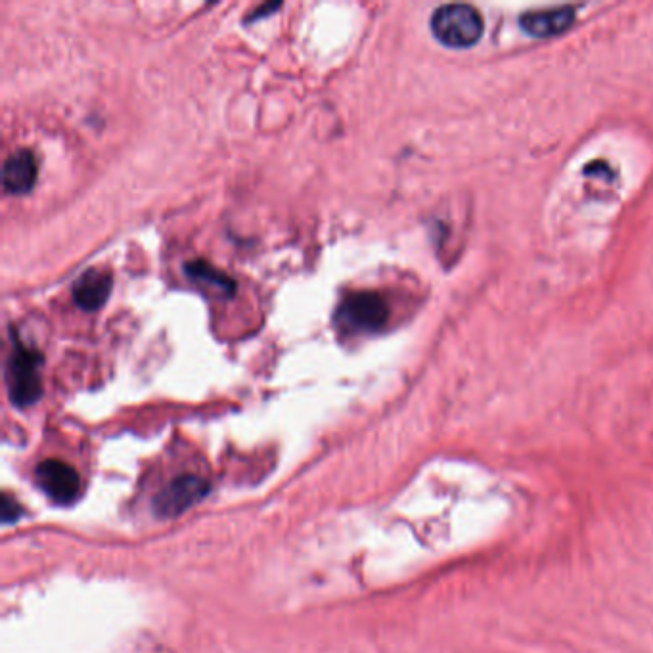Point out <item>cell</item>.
Instances as JSON below:
<instances>
[{
    "label": "cell",
    "instance_id": "1",
    "mask_svg": "<svg viewBox=\"0 0 653 653\" xmlns=\"http://www.w3.org/2000/svg\"><path fill=\"white\" fill-rule=\"evenodd\" d=\"M43 357L37 351L14 341V349L6 362V387L10 401L20 408L35 405L43 395L41 380Z\"/></svg>",
    "mask_w": 653,
    "mask_h": 653
},
{
    "label": "cell",
    "instance_id": "2",
    "mask_svg": "<svg viewBox=\"0 0 653 653\" xmlns=\"http://www.w3.org/2000/svg\"><path fill=\"white\" fill-rule=\"evenodd\" d=\"M431 31L441 45L470 48L483 35V20L473 6L445 4L433 12Z\"/></svg>",
    "mask_w": 653,
    "mask_h": 653
},
{
    "label": "cell",
    "instance_id": "3",
    "mask_svg": "<svg viewBox=\"0 0 653 653\" xmlns=\"http://www.w3.org/2000/svg\"><path fill=\"white\" fill-rule=\"evenodd\" d=\"M389 318V307L383 301L380 293L355 292L349 293L338 309L339 326L351 330V332H362V334H374L380 332L387 324Z\"/></svg>",
    "mask_w": 653,
    "mask_h": 653
},
{
    "label": "cell",
    "instance_id": "4",
    "mask_svg": "<svg viewBox=\"0 0 653 653\" xmlns=\"http://www.w3.org/2000/svg\"><path fill=\"white\" fill-rule=\"evenodd\" d=\"M209 493L207 481L198 475H181L159 491L154 510L161 518H175Z\"/></svg>",
    "mask_w": 653,
    "mask_h": 653
},
{
    "label": "cell",
    "instance_id": "5",
    "mask_svg": "<svg viewBox=\"0 0 653 653\" xmlns=\"http://www.w3.org/2000/svg\"><path fill=\"white\" fill-rule=\"evenodd\" d=\"M37 483L54 502L69 504L81 491V479L69 464L50 458L37 466Z\"/></svg>",
    "mask_w": 653,
    "mask_h": 653
},
{
    "label": "cell",
    "instance_id": "6",
    "mask_svg": "<svg viewBox=\"0 0 653 653\" xmlns=\"http://www.w3.org/2000/svg\"><path fill=\"white\" fill-rule=\"evenodd\" d=\"M575 8L573 6H560L539 12H527L521 16L519 25L521 29L537 39H546L565 33L575 22Z\"/></svg>",
    "mask_w": 653,
    "mask_h": 653
},
{
    "label": "cell",
    "instance_id": "7",
    "mask_svg": "<svg viewBox=\"0 0 653 653\" xmlns=\"http://www.w3.org/2000/svg\"><path fill=\"white\" fill-rule=\"evenodd\" d=\"M39 175L37 159L29 150H18L10 154L2 167V184L8 194L22 196L33 190Z\"/></svg>",
    "mask_w": 653,
    "mask_h": 653
},
{
    "label": "cell",
    "instance_id": "8",
    "mask_svg": "<svg viewBox=\"0 0 653 653\" xmlns=\"http://www.w3.org/2000/svg\"><path fill=\"white\" fill-rule=\"evenodd\" d=\"M112 286L113 278L110 272L98 269L83 272L73 284V301L83 311H98L108 301Z\"/></svg>",
    "mask_w": 653,
    "mask_h": 653
},
{
    "label": "cell",
    "instance_id": "9",
    "mask_svg": "<svg viewBox=\"0 0 653 653\" xmlns=\"http://www.w3.org/2000/svg\"><path fill=\"white\" fill-rule=\"evenodd\" d=\"M186 272H188V278L196 280L198 284H209L217 292H223L226 295H230V293L234 292V288H236L234 282L226 274L217 271V269H213L205 261H196V263L186 265Z\"/></svg>",
    "mask_w": 653,
    "mask_h": 653
},
{
    "label": "cell",
    "instance_id": "10",
    "mask_svg": "<svg viewBox=\"0 0 653 653\" xmlns=\"http://www.w3.org/2000/svg\"><path fill=\"white\" fill-rule=\"evenodd\" d=\"M0 510H2V521L4 523H12V521H16V519L22 516V508H20V504L12 496H2Z\"/></svg>",
    "mask_w": 653,
    "mask_h": 653
}]
</instances>
